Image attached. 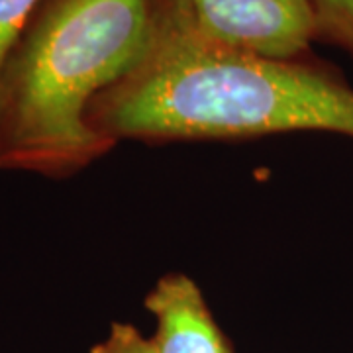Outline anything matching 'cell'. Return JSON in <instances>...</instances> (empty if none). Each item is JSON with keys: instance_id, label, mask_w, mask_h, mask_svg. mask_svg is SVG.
Masks as SVG:
<instances>
[{"instance_id": "cell-1", "label": "cell", "mask_w": 353, "mask_h": 353, "mask_svg": "<svg viewBox=\"0 0 353 353\" xmlns=\"http://www.w3.org/2000/svg\"><path fill=\"white\" fill-rule=\"evenodd\" d=\"M88 122L112 143L285 132L353 138V88L294 59L212 43L157 0V32L148 57L92 102Z\"/></svg>"}, {"instance_id": "cell-2", "label": "cell", "mask_w": 353, "mask_h": 353, "mask_svg": "<svg viewBox=\"0 0 353 353\" xmlns=\"http://www.w3.org/2000/svg\"><path fill=\"white\" fill-rule=\"evenodd\" d=\"M157 32V0H48L0 77V169L73 175L112 141L92 102L136 71Z\"/></svg>"}, {"instance_id": "cell-3", "label": "cell", "mask_w": 353, "mask_h": 353, "mask_svg": "<svg viewBox=\"0 0 353 353\" xmlns=\"http://www.w3.org/2000/svg\"><path fill=\"white\" fill-rule=\"evenodd\" d=\"M196 36L232 50L294 59L318 36L308 0H159Z\"/></svg>"}, {"instance_id": "cell-4", "label": "cell", "mask_w": 353, "mask_h": 353, "mask_svg": "<svg viewBox=\"0 0 353 353\" xmlns=\"http://www.w3.org/2000/svg\"><path fill=\"white\" fill-rule=\"evenodd\" d=\"M143 306L155 320L152 341L159 353H234L201 287L189 275H163Z\"/></svg>"}, {"instance_id": "cell-5", "label": "cell", "mask_w": 353, "mask_h": 353, "mask_svg": "<svg viewBox=\"0 0 353 353\" xmlns=\"http://www.w3.org/2000/svg\"><path fill=\"white\" fill-rule=\"evenodd\" d=\"M318 36L336 41L353 55V0H308Z\"/></svg>"}, {"instance_id": "cell-6", "label": "cell", "mask_w": 353, "mask_h": 353, "mask_svg": "<svg viewBox=\"0 0 353 353\" xmlns=\"http://www.w3.org/2000/svg\"><path fill=\"white\" fill-rule=\"evenodd\" d=\"M43 0H0V77Z\"/></svg>"}, {"instance_id": "cell-7", "label": "cell", "mask_w": 353, "mask_h": 353, "mask_svg": "<svg viewBox=\"0 0 353 353\" xmlns=\"http://www.w3.org/2000/svg\"><path fill=\"white\" fill-rule=\"evenodd\" d=\"M90 353H159L152 338L143 336L134 324L114 322L106 338L90 347Z\"/></svg>"}]
</instances>
